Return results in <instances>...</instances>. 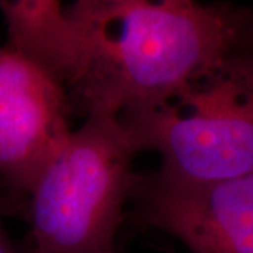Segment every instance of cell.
Segmentation results:
<instances>
[{
    "label": "cell",
    "mask_w": 253,
    "mask_h": 253,
    "mask_svg": "<svg viewBox=\"0 0 253 253\" xmlns=\"http://www.w3.org/2000/svg\"><path fill=\"white\" fill-rule=\"evenodd\" d=\"M90 63L73 110L128 120L158 109L234 54L251 7L194 0H79Z\"/></svg>",
    "instance_id": "6da1fadb"
},
{
    "label": "cell",
    "mask_w": 253,
    "mask_h": 253,
    "mask_svg": "<svg viewBox=\"0 0 253 253\" xmlns=\"http://www.w3.org/2000/svg\"><path fill=\"white\" fill-rule=\"evenodd\" d=\"M136 154L123 123L87 114L41 173L26 200L23 253H103L114 249Z\"/></svg>",
    "instance_id": "7a4b0ae2"
},
{
    "label": "cell",
    "mask_w": 253,
    "mask_h": 253,
    "mask_svg": "<svg viewBox=\"0 0 253 253\" xmlns=\"http://www.w3.org/2000/svg\"><path fill=\"white\" fill-rule=\"evenodd\" d=\"M120 121L136 154H159L168 179L253 174V59L236 49L161 107Z\"/></svg>",
    "instance_id": "3957f363"
},
{
    "label": "cell",
    "mask_w": 253,
    "mask_h": 253,
    "mask_svg": "<svg viewBox=\"0 0 253 253\" xmlns=\"http://www.w3.org/2000/svg\"><path fill=\"white\" fill-rule=\"evenodd\" d=\"M66 90L21 55L0 46V190L4 208L30 191L72 134Z\"/></svg>",
    "instance_id": "277c9868"
},
{
    "label": "cell",
    "mask_w": 253,
    "mask_h": 253,
    "mask_svg": "<svg viewBox=\"0 0 253 253\" xmlns=\"http://www.w3.org/2000/svg\"><path fill=\"white\" fill-rule=\"evenodd\" d=\"M131 218L177 239L189 253H253V174L177 181L134 173Z\"/></svg>",
    "instance_id": "5b68a950"
},
{
    "label": "cell",
    "mask_w": 253,
    "mask_h": 253,
    "mask_svg": "<svg viewBox=\"0 0 253 253\" xmlns=\"http://www.w3.org/2000/svg\"><path fill=\"white\" fill-rule=\"evenodd\" d=\"M9 46L69 93L83 81L90 63L86 24L58 0H0Z\"/></svg>",
    "instance_id": "8992f818"
},
{
    "label": "cell",
    "mask_w": 253,
    "mask_h": 253,
    "mask_svg": "<svg viewBox=\"0 0 253 253\" xmlns=\"http://www.w3.org/2000/svg\"><path fill=\"white\" fill-rule=\"evenodd\" d=\"M3 214H4V206H3V196H1V190H0V253H23L11 241V238L3 225V222H1Z\"/></svg>",
    "instance_id": "52a82bcc"
},
{
    "label": "cell",
    "mask_w": 253,
    "mask_h": 253,
    "mask_svg": "<svg viewBox=\"0 0 253 253\" xmlns=\"http://www.w3.org/2000/svg\"><path fill=\"white\" fill-rule=\"evenodd\" d=\"M238 49H241L242 52H245L248 56H251L253 59V9H251L249 20L246 23L244 36H242V40L239 42Z\"/></svg>",
    "instance_id": "ba28073f"
},
{
    "label": "cell",
    "mask_w": 253,
    "mask_h": 253,
    "mask_svg": "<svg viewBox=\"0 0 253 253\" xmlns=\"http://www.w3.org/2000/svg\"><path fill=\"white\" fill-rule=\"evenodd\" d=\"M103 253H117V252H116V249H111V251H107V252H103Z\"/></svg>",
    "instance_id": "9c48e42d"
}]
</instances>
